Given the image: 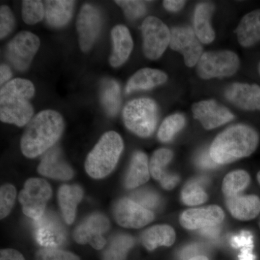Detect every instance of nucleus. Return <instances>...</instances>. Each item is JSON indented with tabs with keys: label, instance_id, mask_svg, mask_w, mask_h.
Returning a JSON list of instances; mask_svg holds the SVG:
<instances>
[{
	"label": "nucleus",
	"instance_id": "nucleus-41",
	"mask_svg": "<svg viewBox=\"0 0 260 260\" xmlns=\"http://www.w3.org/2000/svg\"><path fill=\"white\" fill-rule=\"evenodd\" d=\"M195 162L198 167L203 169H213L218 166L210 156V150H203L197 155Z\"/></svg>",
	"mask_w": 260,
	"mask_h": 260
},
{
	"label": "nucleus",
	"instance_id": "nucleus-9",
	"mask_svg": "<svg viewBox=\"0 0 260 260\" xmlns=\"http://www.w3.org/2000/svg\"><path fill=\"white\" fill-rule=\"evenodd\" d=\"M40 47V40L35 34L21 31L9 43L6 47L8 61L19 71L28 69L32 59Z\"/></svg>",
	"mask_w": 260,
	"mask_h": 260
},
{
	"label": "nucleus",
	"instance_id": "nucleus-49",
	"mask_svg": "<svg viewBox=\"0 0 260 260\" xmlns=\"http://www.w3.org/2000/svg\"><path fill=\"white\" fill-rule=\"evenodd\" d=\"M256 178H257L258 182L260 184V171L257 173V176H256Z\"/></svg>",
	"mask_w": 260,
	"mask_h": 260
},
{
	"label": "nucleus",
	"instance_id": "nucleus-32",
	"mask_svg": "<svg viewBox=\"0 0 260 260\" xmlns=\"http://www.w3.org/2000/svg\"><path fill=\"white\" fill-rule=\"evenodd\" d=\"M173 152L169 149H158L152 155L149 167L152 177L155 180L160 181L168 174L166 168L172 161Z\"/></svg>",
	"mask_w": 260,
	"mask_h": 260
},
{
	"label": "nucleus",
	"instance_id": "nucleus-34",
	"mask_svg": "<svg viewBox=\"0 0 260 260\" xmlns=\"http://www.w3.org/2000/svg\"><path fill=\"white\" fill-rule=\"evenodd\" d=\"M45 16V8L42 1L24 0L22 2V17L28 25H35Z\"/></svg>",
	"mask_w": 260,
	"mask_h": 260
},
{
	"label": "nucleus",
	"instance_id": "nucleus-29",
	"mask_svg": "<svg viewBox=\"0 0 260 260\" xmlns=\"http://www.w3.org/2000/svg\"><path fill=\"white\" fill-rule=\"evenodd\" d=\"M134 243V239L129 235L115 236L111 239L103 252L102 260H126Z\"/></svg>",
	"mask_w": 260,
	"mask_h": 260
},
{
	"label": "nucleus",
	"instance_id": "nucleus-20",
	"mask_svg": "<svg viewBox=\"0 0 260 260\" xmlns=\"http://www.w3.org/2000/svg\"><path fill=\"white\" fill-rule=\"evenodd\" d=\"M225 203L234 218L240 220H250L260 213V199L256 195H236L225 198Z\"/></svg>",
	"mask_w": 260,
	"mask_h": 260
},
{
	"label": "nucleus",
	"instance_id": "nucleus-30",
	"mask_svg": "<svg viewBox=\"0 0 260 260\" xmlns=\"http://www.w3.org/2000/svg\"><path fill=\"white\" fill-rule=\"evenodd\" d=\"M207 180L198 178L186 183L181 191V199L184 204L196 206L203 204L208 200V194L205 191Z\"/></svg>",
	"mask_w": 260,
	"mask_h": 260
},
{
	"label": "nucleus",
	"instance_id": "nucleus-44",
	"mask_svg": "<svg viewBox=\"0 0 260 260\" xmlns=\"http://www.w3.org/2000/svg\"><path fill=\"white\" fill-rule=\"evenodd\" d=\"M0 260H25L21 253L12 249H2Z\"/></svg>",
	"mask_w": 260,
	"mask_h": 260
},
{
	"label": "nucleus",
	"instance_id": "nucleus-4",
	"mask_svg": "<svg viewBox=\"0 0 260 260\" xmlns=\"http://www.w3.org/2000/svg\"><path fill=\"white\" fill-rule=\"evenodd\" d=\"M124 149L120 135L114 131L105 133L85 160V170L93 179H103L111 174Z\"/></svg>",
	"mask_w": 260,
	"mask_h": 260
},
{
	"label": "nucleus",
	"instance_id": "nucleus-25",
	"mask_svg": "<svg viewBox=\"0 0 260 260\" xmlns=\"http://www.w3.org/2000/svg\"><path fill=\"white\" fill-rule=\"evenodd\" d=\"M150 174L146 154L143 152H136L130 162L124 184L127 189H135L146 183L150 179Z\"/></svg>",
	"mask_w": 260,
	"mask_h": 260
},
{
	"label": "nucleus",
	"instance_id": "nucleus-6",
	"mask_svg": "<svg viewBox=\"0 0 260 260\" xmlns=\"http://www.w3.org/2000/svg\"><path fill=\"white\" fill-rule=\"evenodd\" d=\"M198 74L203 79L232 76L240 66L239 56L232 51H208L198 63Z\"/></svg>",
	"mask_w": 260,
	"mask_h": 260
},
{
	"label": "nucleus",
	"instance_id": "nucleus-5",
	"mask_svg": "<svg viewBox=\"0 0 260 260\" xmlns=\"http://www.w3.org/2000/svg\"><path fill=\"white\" fill-rule=\"evenodd\" d=\"M122 116L124 125L129 131L141 138H148L156 128L158 106L150 99H135L126 104Z\"/></svg>",
	"mask_w": 260,
	"mask_h": 260
},
{
	"label": "nucleus",
	"instance_id": "nucleus-37",
	"mask_svg": "<svg viewBox=\"0 0 260 260\" xmlns=\"http://www.w3.org/2000/svg\"><path fill=\"white\" fill-rule=\"evenodd\" d=\"M132 200L150 210L158 208L160 203V197L156 193L147 189L135 191Z\"/></svg>",
	"mask_w": 260,
	"mask_h": 260
},
{
	"label": "nucleus",
	"instance_id": "nucleus-33",
	"mask_svg": "<svg viewBox=\"0 0 260 260\" xmlns=\"http://www.w3.org/2000/svg\"><path fill=\"white\" fill-rule=\"evenodd\" d=\"M185 125V118L181 114H174L164 119L159 128L158 138L162 143H169Z\"/></svg>",
	"mask_w": 260,
	"mask_h": 260
},
{
	"label": "nucleus",
	"instance_id": "nucleus-11",
	"mask_svg": "<svg viewBox=\"0 0 260 260\" xmlns=\"http://www.w3.org/2000/svg\"><path fill=\"white\" fill-rule=\"evenodd\" d=\"M34 234L38 244L47 249H59L66 242L64 228L52 213H44L35 220Z\"/></svg>",
	"mask_w": 260,
	"mask_h": 260
},
{
	"label": "nucleus",
	"instance_id": "nucleus-51",
	"mask_svg": "<svg viewBox=\"0 0 260 260\" xmlns=\"http://www.w3.org/2000/svg\"><path fill=\"white\" fill-rule=\"evenodd\" d=\"M259 229H260V220H259Z\"/></svg>",
	"mask_w": 260,
	"mask_h": 260
},
{
	"label": "nucleus",
	"instance_id": "nucleus-1",
	"mask_svg": "<svg viewBox=\"0 0 260 260\" xmlns=\"http://www.w3.org/2000/svg\"><path fill=\"white\" fill-rule=\"evenodd\" d=\"M64 123L61 114L55 111L39 112L27 124L20 141L22 153L34 158L50 150L60 138Z\"/></svg>",
	"mask_w": 260,
	"mask_h": 260
},
{
	"label": "nucleus",
	"instance_id": "nucleus-8",
	"mask_svg": "<svg viewBox=\"0 0 260 260\" xmlns=\"http://www.w3.org/2000/svg\"><path fill=\"white\" fill-rule=\"evenodd\" d=\"M143 52L151 60H156L170 44L171 31L160 19L149 16L142 25Z\"/></svg>",
	"mask_w": 260,
	"mask_h": 260
},
{
	"label": "nucleus",
	"instance_id": "nucleus-38",
	"mask_svg": "<svg viewBox=\"0 0 260 260\" xmlns=\"http://www.w3.org/2000/svg\"><path fill=\"white\" fill-rule=\"evenodd\" d=\"M36 260H80L73 253L61 250L60 249L43 248L37 251Z\"/></svg>",
	"mask_w": 260,
	"mask_h": 260
},
{
	"label": "nucleus",
	"instance_id": "nucleus-45",
	"mask_svg": "<svg viewBox=\"0 0 260 260\" xmlns=\"http://www.w3.org/2000/svg\"><path fill=\"white\" fill-rule=\"evenodd\" d=\"M185 1H179V0H166L164 1V8L171 12H177L182 9L185 5Z\"/></svg>",
	"mask_w": 260,
	"mask_h": 260
},
{
	"label": "nucleus",
	"instance_id": "nucleus-50",
	"mask_svg": "<svg viewBox=\"0 0 260 260\" xmlns=\"http://www.w3.org/2000/svg\"><path fill=\"white\" fill-rule=\"evenodd\" d=\"M258 71H259V74L260 75V62L259 63V65H258Z\"/></svg>",
	"mask_w": 260,
	"mask_h": 260
},
{
	"label": "nucleus",
	"instance_id": "nucleus-17",
	"mask_svg": "<svg viewBox=\"0 0 260 260\" xmlns=\"http://www.w3.org/2000/svg\"><path fill=\"white\" fill-rule=\"evenodd\" d=\"M225 96L244 110L260 111V86L256 84H232L225 90Z\"/></svg>",
	"mask_w": 260,
	"mask_h": 260
},
{
	"label": "nucleus",
	"instance_id": "nucleus-39",
	"mask_svg": "<svg viewBox=\"0 0 260 260\" xmlns=\"http://www.w3.org/2000/svg\"><path fill=\"white\" fill-rule=\"evenodd\" d=\"M116 4L124 10L125 15L129 19L139 18L146 13V6L144 2L142 1H115Z\"/></svg>",
	"mask_w": 260,
	"mask_h": 260
},
{
	"label": "nucleus",
	"instance_id": "nucleus-18",
	"mask_svg": "<svg viewBox=\"0 0 260 260\" xmlns=\"http://www.w3.org/2000/svg\"><path fill=\"white\" fill-rule=\"evenodd\" d=\"M38 172L44 177L59 180H70L73 176V169L63 160L59 148H52L46 152Z\"/></svg>",
	"mask_w": 260,
	"mask_h": 260
},
{
	"label": "nucleus",
	"instance_id": "nucleus-19",
	"mask_svg": "<svg viewBox=\"0 0 260 260\" xmlns=\"http://www.w3.org/2000/svg\"><path fill=\"white\" fill-rule=\"evenodd\" d=\"M111 36L113 49L109 63L114 68H118L129 58L133 49V41L129 29L123 25H116Z\"/></svg>",
	"mask_w": 260,
	"mask_h": 260
},
{
	"label": "nucleus",
	"instance_id": "nucleus-43",
	"mask_svg": "<svg viewBox=\"0 0 260 260\" xmlns=\"http://www.w3.org/2000/svg\"><path fill=\"white\" fill-rule=\"evenodd\" d=\"M179 181V176L176 174H167L160 181V185L164 189L170 190L174 189Z\"/></svg>",
	"mask_w": 260,
	"mask_h": 260
},
{
	"label": "nucleus",
	"instance_id": "nucleus-21",
	"mask_svg": "<svg viewBox=\"0 0 260 260\" xmlns=\"http://www.w3.org/2000/svg\"><path fill=\"white\" fill-rule=\"evenodd\" d=\"M167 79V74L160 70L143 68L136 72L128 80L126 93H131L138 90H150L165 83Z\"/></svg>",
	"mask_w": 260,
	"mask_h": 260
},
{
	"label": "nucleus",
	"instance_id": "nucleus-47",
	"mask_svg": "<svg viewBox=\"0 0 260 260\" xmlns=\"http://www.w3.org/2000/svg\"><path fill=\"white\" fill-rule=\"evenodd\" d=\"M218 226L209 227L202 229L200 231V234L205 237L215 239V238L218 237L219 234H220V228Z\"/></svg>",
	"mask_w": 260,
	"mask_h": 260
},
{
	"label": "nucleus",
	"instance_id": "nucleus-16",
	"mask_svg": "<svg viewBox=\"0 0 260 260\" xmlns=\"http://www.w3.org/2000/svg\"><path fill=\"white\" fill-rule=\"evenodd\" d=\"M223 210L217 205L208 208H193L181 213L179 222L188 230H202L206 228L218 226L223 221Z\"/></svg>",
	"mask_w": 260,
	"mask_h": 260
},
{
	"label": "nucleus",
	"instance_id": "nucleus-36",
	"mask_svg": "<svg viewBox=\"0 0 260 260\" xmlns=\"http://www.w3.org/2000/svg\"><path fill=\"white\" fill-rule=\"evenodd\" d=\"M16 198V189L12 184H5L0 189V216L6 218L13 209Z\"/></svg>",
	"mask_w": 260,
	"mask_h": 260
},
{
	"label": "nucleus",
	"instance_id": "nucleus-28",
	"mask_svg": "<svg viewBox=\"0 0 260 260\" xmlns=\"http://www.w3.org/2000/svg\"><path fill=\"white\" fill-rule=\"evenodd\" d=\"M101 101L109 115L115 116L117 114L121 105V90L116 80L108 79L103 82Z\"/></svg>",
	"mask_w": 260,
	"mask_h": 260
},
{
	"label": "nucleus",
	"instance_id": "nucleus-12",
	"mask_svg": "<svg viewBox=\"0 0 260 260\" xmlns=\"http://www.w3.org/2000/svg\"><path fill=\"white\" fill-rule=\"evenodd\" d=\"M109 226L110 223L107 217L102 214H93L75 229V242L80 244H90L94 249L100 250L107 244L103 234L109 230Z\"/></svg>",
	"mask_w": 260,
	"mask_h": 260
},
{
	"label": "nucleus",
	"instance_id": "nucleus-14",
	"mask_svg": "<svg viewBox=\"0 0 260 260\" xmlns=\"http://www.w3.org/2000/svg\"><path fill=\"white\" fill-rule=\"evenodd\" d=\"M76 27L82 51L90 50L102 28V18L99 10L90 5H83L77 19Z\"/></svg>",
	"mask_w": 260,
	"mask_h": 260
},
{
	"label": "nucleus",
	"instance_id": "nucleus-27",
	"mask_svg": "<svg viewBox=\"0 0 260 260\" xmlns=\"http://www.w3.org/2000/svg\"><path fill=\"white\" fill-rule=\"evenodd\" d=\"M176 240V233L168 225H157L147 229L142 234L143 246L149 251L159 246H171Z\"/></svg>",
	"mask_w": 260,
	"mask_h": 260
},
{
	"label": "nucleus",
	"instance_id": "nucleus-13",
	"mask_svg": "<svg viewBox=\"0 0 260 260\" xmlns=\"http://www.w3.org/2000/svg\"><path fill=\"white\" fill-rule=\"evenodd\" d=\"M116 221L121 226L140 229L154 220L151 210L146 209L132 199L123 198L116 203L114 208Z\"/></svg>",
	"mask_w": 260,
	"mask_h": 260
},
{
	"label": "nucleus",
	"instance_id": "nucleus-40",
	"mask_svg": "<svg viewBox=\"0 0 260 260\" xmlns=\"http://www.w3.org/2000/svg\"><path fill=\"white\" fill-rule=\"evenodd\" d=\"M15 26V18L11 10L7 5L0 8V39L9 35Z\"/></svg>",
	"mask_w": 260,
	"mask_h": 260
},
{
	"label": "nucleus",
	"instance_id": "nucleus-26",
	"mask_svg": "<svg viewBox=\"0 0 260 260\" xmlns=\"http://www.w3.org/2000/svg\"><path fill=\"white\" fill-rule=\"evenodd\" d=\"M75 1L69 0H49L45 2V17L51 26H64L73 15Z\"/></svg>",
	"mask_w": 260,
	"mask_h": 260
},
{
	"label": "nucleus",
	"instance_id": "nucleus-10",
	"mask_svg": "<svg viewBox=\"0 0 260 260\" xmlns=\"http://www.w3.org/2000/svg\"><path fill=\"white\" fill-rule=\"evenodd\" d=\"M170 47L184 56V62L192 68L203 55V47L191 27H175L171 31Z\"/></svg>",
	"mask_w": 260,
	"mask_h": 260
},
{
	"label": "nucleus",
	"instance_id": "nucleus-15",
	"mask_svg": "<svg viewBox=\"0 0 260 260\" xmlns=\"http://www.w3.org/2000/svg\"><path fill=\"white\" fill-rule=\"evenodd\" d=\"M193 116L205 129H213L226 124L234 119V115L227 108L214 100L202 101L193 104Z\"/></svg>",
	"mask_w": 260,
	"mask_h": 260
},
{
	"label": "nucleus",
	"instance_id": "nucleus-7",
	"mask_svg": "<svg viewBox=\"0 0 260 260\" xmlns=\"http://www.w3.org/2000/svg\"><path fill=\"white\" fill-rule=\"evenodd\" d=\"M51 195L52 190L47 181L39 178L28 179L19 194L24 214L34 220L42 218Z\"/></svg>",
	"mask_w": 260,
	"mask_h": 260
},
{
	"label": "nucleus",
	"instance_id": "nucleus-35",
	"mask_svg": "<svg viewBox=\"0 0 260 260\" xmlns=\"http://www.w3.org/2000/svg\"><path fill=\"white\" fill-rule=\"evenodd\" d=\"M252 235L249 232H242L240 234L232 236L230 244L232 247L240 250L239 260H254L255 256L252 254Z\"/></svg>",
	"mask_w": 260,
	"mask_h": 260
},
{
	"label": "nucleus",
	"instance_id": "nucleus-31",
	"mask_svg": "<svg viewBox=\"0 0 260 260\" xmlns=\"http://www.w3.org/2000/svg\"><path fill=\"white\" fill-rule=\"evenodd\" d=\"M250 181V176L245 171H234L224 178L222 191L225 198L239 195L249 185Z\"/></svg>",
	"mask_w": 260,
	"mask_h": 260
},
{
	"label": "nucleus",
	"instance_id": "nucleus-23",
	"mask_svg": "<svg viewBox=\"0 0 260 260\" xmlns=\"http://www.w3.org/2000/svg\"><path fill=\"white\" fill-rule=\"evenodd\" d=\"M236 32L242 47H250L260 42V9L253 10L244 15Z\"/></svg>",
	"mask_w": 260,
	"mask_h": 260
},
{
	"label": "nucleus",
	"instance_id": "nucleus-42",
	"mask_svg": "<svg viewBox=\"0 0 260 260\" xmlns=\"http://www.w3.org/2000/svg\"><path fill=\"white\" fill-rule=\"evenodd\" d=\"M201 246L198 244H189L182 248L179 253V258L181 260H188L198 255L199 251H201Z\"/></svg>",
	"mask_w": 260,
	"mask_h": 260
},
{
	"label": "nucleus",
	"instance_id": "nucleus-46",
	"mask_svg": "<svg viewBox=\"0 0 260 260\" xmlns=\"http://www.w3.org/2000/svg\"><path fill=\"white\" fill-rule=\"evenodd\" d=\"M12 75H13V73H12L9 67L6 64H1V67H0V84L2 85H5V83L9 81L10 78H12Z\"/></svg>",
	"mask_w": 260,
	"mask_h": 260
},
{
	"label": "nucleus",
	"instance_id": "nucleus-3",
	"mask_svg": "<svg viewBox=\"0 0 260 260\" xmlns=\"http://www.w3.org/2000/svg\"><path fill=\"white\" fill-rule=\"evenodd\" d=\"M35 94L34 84L28 80H10L0 90V119L18 126L26 125L31 120L34 108L30 103Z\"/></svg>",
	"mask_w": 260,
	"mask_h": 260
},
{
	"label": "nucleus",
	"instance_id": "nucleus-48",
	"mask_svg": "<svg viewBox=\"0 0 260 260\" xmlns=\"http://www.w3.org/2000/svg\"><path fill=\"white\" fill-rule=\"evenodd\" d=\"M188 260H209V259H208V258L207 257V256H203V255H199V256H194V257L191 258V259H189Z\"/></svg>",
	"mask_w": 260,
	"mask_h": 260
},
{
	"label": "nucleus",
	"instance_id": "nucleus-2",
	"mask_svg": "<svg viewBox=\"0 0 260 260\" xmlns=\"http://www.w3.org/2000/svg\"><path fill=\"white\" fill-rule=\"evenodd\" d=\"M259 141V135L251 126H232L213 140L209 149L210 156L218 165L230 164L251 155L257 148Z\"/></svg>",
	"mask_w": 260,
	"mask_h": 260
},
{
	"label": "nucleus",
	"instance_id": "nucleus-24",
	"mask_svg": "<svg viewBox=\"0 0 260 260\" xmlns=\"http://www.w3.org/2000/svg\"><path fill=\"white\" fill-rule=\"evenodd\" d=\"M83 196V189L79 186L63 185L59 188L58 200L63 218L68 224L74 222L77 206Z\"/></svg>",
	"mask_w": 260,
	"mask_h": 260
},
{
	"label": "nucleus",
	"instance_id": "nucleus-22",
	"mask_svg": "<svg viewBox=\"0 0 260 260\" xmlns=\"http://www.w3.org/2000/svg\"><path fill=\"white\" fill-rule=\"evenodd\" d=\"M215 7L210 3L197 5L194 14V30L197 37L203 44H210L215 38V31L210 24V18Z\"/></svg>",
	"mask_w": 260,
	"mask_h": 260
}]
</instances>
